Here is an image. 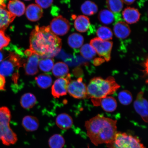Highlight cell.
<instances>
[{
  "label": "cell",
  "instance_id": "38",
  "mask_svg": "<svg viewBox=\"0 0 148 148\" xmlns=\"http://www.w3.org/2000/svg\"><path fill=\"white\" fill-rule=\"evenodd\" d=\"M7 125H3L0 124V140H1L2 136L5 127Z\"/></svg>",
  "mask_w": 148,
  "mask_h": 148
},
{
  "label": "cell",
  "instance_id": "25",
  "mask_svg": "<svg viewBox=\"0 0 148 148\" xmlns=\"http://www.w3.org/2000/svg\"><path fill=\"white\" fill-rule=\"evenodd\" d=\"M36 99L32 94L27 93L24 94L20 99V103L22 107L25 109L32 108L36 104Z\"/></svg>",
  "mask_w": 148,
  "mask_h": 148
},
{
  "label": "cell",
  "instance_id": "39",
  "mask_svg": "<svg viewBox=\"0 0 148 148\" xmlns=\"http://www.w3.org/2000/svg\"><path fill=\"white\" fill-rule=\"evenodd\" d=\"M123 3L127 5H130L134 3L136 0H122Z\"/></svg>",
  "mask_w": 148,
  "mask_h": 148
},
{
  "label": "cell",
  "instance_id": "11",
  "mask_svg": "<svg viewBox=\"0 0 148 148\" xmlns=\"http://www.w3.org/2000/svg\"><path fill=\"white\" fill-rule=\"evenodd\" d=\"M135 110L141 116L143 121L148 122V102L144 97V92H140L138 94L134 103Z\"/></svg>",
  "mask_w": 148,
  "mask_h": 148
},
{
  "label": "cell",
  "instance_id": "41",
  "mask_svg": "<svg viewBox=\"0 0 148 148\" xmlns=\"http://www.w3.org/2000/svg\"><path fill=\"white\" fill-rule=\"evenodd\" d=\"M3 55L1 51H0V62H1L3 60Z\"/></svg>",
  "mask_w": 148,
  "mask_h": 148
},
{
  "label": "cell",
  "instance_id": "34",
  "mask_svg": "<svg viewBox=\"0 0 148 148\" xmlns=\"http://www.w3.org/2000/svg\"><path fill=\"white\" fill-rule=\"evenodd\" d=\"M39 67L42 71H50L53 66V60L51 58H45L39 62Z\"/></svg>",
  "mask_w": 148,
  "mask_h": 148
},
{
  "label": "cell",
  "instance_id": "22",
  "mask_svg": "<svg viewBox=\"0 0 148 148\" xmlns=\"http://www.w3.org/2000/svg\"><path fill=\"white\" fill-rule=\"evenodd\" d=\"M84 39L80 34L73 33L68 37V44L70 47L73 49H77L81 47L84 43Z\"/></svg>",
  "mask_w": 148,
  "mask_h": 148
},
{
  "label": "cell",
  "instance_id": "35",
  "mask_svg": "<svg viewBox=\"0 0 148 148\" xmlns=\"http://www.w3.org/2000/svg\"><path fill=\"white\" fill-rule=\"evenodd\" d=\"M10 41V38L5 34L4 31L0 30V50L8 46Z\"/></svg>",
  "mask_w": 148,
  "mask_h": 148
},
{
  "label": "cell",
  "instance_id": "18",
  "mask_svg": "<svg viewBox=\"0 0 148 148\" xmlns=\"http://www.w3.org/2000/svg\"><path fill=\"white\" fill-rule=\"evenodd\" d=\"M1 140L3 143L7 146L14 144L17 142V136L11 129L9 125L5 126Z\"/></svg>",
  "mask_w": 148,
  "mask_h": 148
},
{
  "label": "cell",
  "instance_id": "4",
  "mask_svg": "<svg viewBox=\"0 0 148 148\" xmlns=\"http://www.w3.org/2000/svg\"><path fill=\"white\" fill-rule=\"evenodd\" d=\"M107 145L111 148H146L136 137L120 132L116 133L114 141Z\"/></svg>",
  "mask_w": 148,
  "mask_h": 148
},
{
  "label": "cell",
  "instance_id": "16",
  "mask_svg": "<svg viewBox=\"0 0 148 148\" xmlns=\"http://www.w3.org/2000/svg\"><path fill=\"white\" fill-rule=\"evenodd\" d=\"M9 12L16 16H21L25 13V7L19 0H10L8 5Z\"/></svg>",
  "mask_w": 148,
  "mask_h": 148
},
{
  "label": "cell",
  "instance_id": "3",
  "mask_svg": "<svg viewBox=\"0 0 148 148\" xmlns=\"http://www.w3.org/2000/svg\"><path fill=\"white\" fill-rule=\"evenodd\" d=\"M120 87L113 77H109L105 79L100 77H94L87 86V98H90L91 100L100 101L113 94Z\"/></svg>",
  "mask_w": 148,
  "mask_h": 148
},
{
  "label": "cell",
  "instance_id": "7",
  "mask_svg": "<svg viewBox=\"0 0 148 148\" xmlns=\"http://www.w3.org/2000/svg\"><path fill=\"white\" fill-rule=\"evenodd\" d=\"M67 91L70 95L75 99H85L87 97V90L82 77L76 80H70L68 84Z\"/></svg>",
  "mask_w": 148,
  "mask_h": 148
},
{
  "label": "cell",
  "instance_id": "33",
  "mask_svg": "<svg viewBox=\"0 0 148 148\" xmlns=\"http://www.w3.org/2000/svg\"><path fill=\"white\" fill-rule=\"evenodd\" d=\"M118 99L122 104L127 105L132 102L133 97L130 92L127 90H123L119 92Z\"/></svg>",
  "mask_w": 148,
  "mask_h": 148
},
{
  "label": "cell",
  "instance_id": "9",
  "mask_svg": "<svg viewBox=\"0 0 148 148\" xmlns=\"http://www.w3.org/2000/svg\"><path fill=\"white\" fill-rule=\"evenodd\" d=\"M25 54L28 58L27 62L24 63L25 74L27 75H33L38 73L39 56L33 52L30 49L26 50Z\"/></svg>",
  "mask_w": 148,
  "mask_h": 148
},
{
  "label": "cell",
  "instance_id": "23",
  "mask_svg": "<svg viewBox=\"0 0 148 148\" xmlns=\"http://www.w3.org/2000/svg\"><path fill=\"white\" fill-rule=\"evenodd\" d=\"M69 71V68L67 65L63 62H59L53 66L52 73L55 77H66Z\"/></svg>",
  "mask_w": 148,
  "mask_h": 148
},
{
  "label": "cell",
  "instance_id": "29",
  "mask_svg": "<svg viewBox=\"0 0 148 148\" xmlns=\"http://www.w3.org/2000/svg\"><path fill=\"white\" fill-rule=\"evenodd\" d=\"M65 143L64 138L62 135H53L49 140V144L50 148H62Z\"/></svg>",
  "mask_w": 148,
  "mask_h": 148
},
{
  "label": "cell",
  "instance_id": "1",
  "mask_svg": "<svg viewBox=\"0 0 148 148\" xmlns=\"http://www.w3.org/2000/svg\"><path fill=\"white\" fill-rule=\"evenodd\" d=\"M29 44L31 51L44 58L56 56L62 46V40L51 32L49 26H36L31 33Z\"/></svg>",
  "mask_w": 148,
  "mask_h": 148
},
{
  "label": "cell",
  "instance_id": "5",
  "mask_svg": "<svg viewBox=\"0 0 148 148\" xmlns=\"http://www.w3.org/2000/svg\"><path fill=\"white\" fill-rule=\"evenodd\" d=\"M21 58L16 53L10 52L8 57L0 64V74L3 76H9L13 73L14 69H18L22 66Z\"/></svg>",
  "mask_w": 148,
  "mask_h": 148
},
{
  "label": "cell",
  "instance_id": "2",
  "mask_svg": "<svg viewBox=\"0 0 148 148\" xmlns=\"http://www.w3.org/2000/svg\"><path fill=\"white\" fill-rule=\"evenodd\" d=\"M116 122L99 114L86 121L85 127L92 143L98 146L113 142L117 132Z\"/></svg>",
  "mask_w": 148,
  "mask_h": 148
},
{
  "label": "cell",
  "instance_id": "27",
  "mask_svg": "<svg viewBox=\"0 0 148 148\" xmlns=\"http://www.w3.org/2000/svg\"><path fill=\"white\" fill-rule=\"evenodd\" d=\"M37 85L40 88L45 89L51 86L52 83V79L49 75L42 74L35 78Z\"/></svg>",
  "mask_w": 148,
  "mask_h": 148
},
{
  "label": "cell",
  "instance_id": "40",
  "mask_svg": "<svg viewBox=\"0 0 148 148\" xmlns=\"http://www.w3.org/2000/svg\"><path fill=\"white\" fill-rule=\"evenodd\" d=\"M5 0H0V7L5 8L6 7V5L5 3Z\"/></svg>",
  "mask_w": 148,
  "mask_h": 148
},
{
  "label": "cell",
  "instance_id": "15",
  "mask_svg": "<svg viewBox=\"0 0 148 148\" xmlns=\"http://www.w3.org/2000/svg\"><path fill=\"white\" fill-rule=\"evenodd\" d=\"M16 17L5 8L0 7V30L4 31Z\"/></svg>",
  "mask_w": 148,
  "mask_h": 148
},
{
  "label": "cell",
  "instance_id": "14",
  "mask_svg": "<svg viewBox=\"0 0 148 148\" xmlns=\"http://www.w3.org/2000/svg\"><path fill=\"white\" fill-rule=\"evenodd\" d=\"M43 11L38 5L35 4L29 5L26 10V15L28 19L31 21H38L42 17Z\"/></svg>",
  "mask_w": 148,
  "mask_h": 148
},
{
  "label": "cell",
  "instance_id": "24",
  "mask_svg": "<svg viewBox=\"0 0 148 148\" xmlns=\"http://www.w3.org/2000/svg\"><path fill=\"white\" fill-rule=\"evenodd\" d=\"M81 10L82 13L85 15L90 16L97 13L98 8L95 3L87 1H85L81 5Z\"/></svg>",
  "mask_w": 148,
  "mask_h": 148
},
{
  "label": "cell",
  "instance_id": "42",
  "mask_svg": "<svg viewBox=\"0 0 148 148\" xmlns=\"http://www.w3.org/2000/svg\"><path fill=\"white\" fill-rule=\"evenodd\" d=\"M25 1H30V0H25Z\"/></svg>",
  "mask_w": 148,
  "mask_h": 148
},
{
  "label": "cell",
  "instance_id": "13",
  "mask_svg": "<svg viewBox=\"0 0 148 148\" xmlns=\"http://www.w3.org/2000/svg\"><path fill=\"white\" fill-rule=\"evenodd\" d=\"M122 14L124 20L129 24L137 23L140 19V15L137 9L130 7L125 8L123 11Z\"/></svg>",
  "mask_w": 148,
  "mask_h": 148
},
{
  "label": "cell",
  "instance_id": "8",
  "mask_svg": "<svg viewBox=\"0 0 148 148\" xmlns=\"http://www.w3.org/2000/svg\"><path fill=\"white\" fill-rule=\"evenodd\" d=\"M49 27L51 32L56 36H63L69 32L70 25L68 20L60 16L53 18Z\"/></svg>",
  "mask_w": 148,
  "mask_h": 148
},
{
  "label": "cell",
  "instance_id": "32",
  "mask_svg": "<svg viewBox=\"0 0 148 148\" xmlns=\"http://www.w3.org/2000/svg\"><path fill=\"white\" fill-rule=\"evenodd\" d=\"M11 118L10 112L6 107L0 108V124L9 125Z\"/></svg>",
  "mask_w": 148,
  "mask_h": 148
},
{
  "label": "cell",
  "instance_id": "17",
  "mask_svg": "<svg viewBox=\"0 0 148 148\" xmlns=\"http://www.w3.org/2000/svg\"><path fill=\"white\" fill-rule=\"evenodd\" d=\"M56 122L57 126L63 130L70 129L73 124L71 116L66 113L61 114L57 116Z\"/></svg>",
  "mask_w": 148,
  "mask_h": 148
},
{
  "label": "cell",
  "instance_id": "21",
  "mask_svg": "<svg viewBox=\"0 0 148 148\" xmlns=\"http://www.w3.org/2000/svg\"><path fill=\"white\" fill-rule=\"evenodd\" d=\"M22 125L28 132H33L38 129L39 123L38 119L35 116H27L23 118Z\"/></svg>",
  "mask_w": 148,
  "mask_h": 148
},
{
  "label": "cell",
  "instance_id": "26",
  "mask_svg": "<svg viewBox=\"0 0 148 148\" xmlns=\"http://www.w3.org/2000/svg\"><path fill=\"white\" fill-rule=\"evenodd\" d=\"M98 19L101 23L105 25H109L114 22V17L113 13L107 9H103L99 13Z\"/></svg>",
  "mask_w": 148,
  "mask_h": 148
},
{
  "label": "cell",
  "instance_id": "20",
  "mask_svg": "<svg viewBox=\"0 0 148 148\" xmlns=\"http://www.w3.org/2000/svg\"><path fill=\"white\" fill-rule=\"evenodd\" d=\"M99 106H101L105 112H112L115 111L117 108V102L113 97H106L100 100Z\"/></svg>",
  "mask_w": 148,
  "mask_h": 148
},
{
  "label": "cell",
  "instance_id": "10",
  "mask_svg": "<svg viewBox=\"0 0 148 148\" xmlns=\"http://www.w3.org/2000/svg\"><path fill=\"white\" fill-rule=\"evenodd\" d=\"M71 76L68 74L65 77H62L56 80L51 88V93L53 97L58 98L67 94L68 84L71 80Z\"/></svg>",
  "mask_w": 148,
  "mask_h": 148
},
{
  "label": "cell",
  "instance_id": "6",
  "mask_svg": "<svg viewBox=\"0 0 148 148\" xmlns=\"http://www.w3.org/2000/svg\"><path fill=\"white\" fill-rule=\"evenodd\" d=\"M90 44L94 48L99 56L103 57L107 62L110 60L113 46L112 41L101 40L97 37L90 40Z\"/></svg>",
  "mask_w": 148,
  "mask_h": 148
},
{
  "label": "cell",
  "instance_id": "37",
  "mask_svg": "<svg viewBox=\"0 0 148 148\" xmlns=\"http://www.w3.org/2000/svg\"><path fill=\"white\" fill-rule=\"evenodd\" d=\"M5 77L0 74V91L5 90Z\"/></svg>",
  "mask_w": 148,
  "mask_h": 148
},
{
  "label": "cell",
  "instance_id": "19",
  "mask_svg": "<svg viewBox=\"0 0 148 148\" xmlns=\"http://www.w3.org/2000/svg\"><path fill=\"white\" fill-rule=\"evenodd\" d=\"M90 22L89 18L84 15L79 16L75 18L74 22V27L78 32H86L89 28Z\"/></svg>",
  "mask_w": 148,
  "mask_h": 148
},
{
  "label": "cell",
  "instance_id": "12",
  "mask_svg": "<svg viewBox=\"0 0 148 148\" xmlns=\"http://www.w3.org/2000/svg\"><path fill=\"white\" fill-rule=\"evenodd\" d=\"M114 35L118 38L124 39L130 35L131 30L127 23L123 21H119L114 25L113 29Z\"/></svg>",
  "mask_w": 148,
  "mask_h": 148
},
{
  "label": "cell",
  "instance_id": "28",
  "mask_svg": "<svg viewBox=\"0 0 148 148\" xmlns=\"http://www.w3.org/2000/svg\"><path fill=\"white\" fill-rule=\"evenodd\" d=\"M80 52L83 57L88 60L93 58L97 54L95 49L90 44H86L81 46Z\"/></svg>",
  "mask_w": 148,
  "mask_h": 148
},
{
  "label": "cell",
  "instance_id": "31",
  "mask_svg": "<svg viewBox=\"0 0 148 148\" xmlns=\"http://www.w3.org/2000/svg\"><path fill=\"white\" fill-rule=\"evenodd\" d=\"M106 4L108 10L114 13L121 12L123 6L122 0H107Z\"/></svg>",
  "mask_w": 148,
  "mask_h": 148
},
{
  "label": "cell",
  "instance_id": "30",
  "mask_svg": "<svg viewBox=\"0 0 148 148\" xmlns=\"http://www.w3.org/2000/svg\"><path fill=\"white\" fill-rule=\"evenodd\" d=\"M97 38L103 40H112L113 33L110 28L106 26H101L98 29L96 32Z\"/></svg>",
  "mask_w": 148,
  "mask_h": 148
},
{
  "label": "cell",
  "instance_id": "36",
  "mask_svg": "<svg viewBox=\"0 0 148 148\" xmlns=\"http://www.w3.org/2000/svg\"><path fill=\"white\" fill-rule=\"evenodd\" d=\"M36 3L41 8L46 9L51 6L53 0H36Z\"/></svg>",
  "mask_w": 148,
  "mask_h": 148
}]
</instances>
